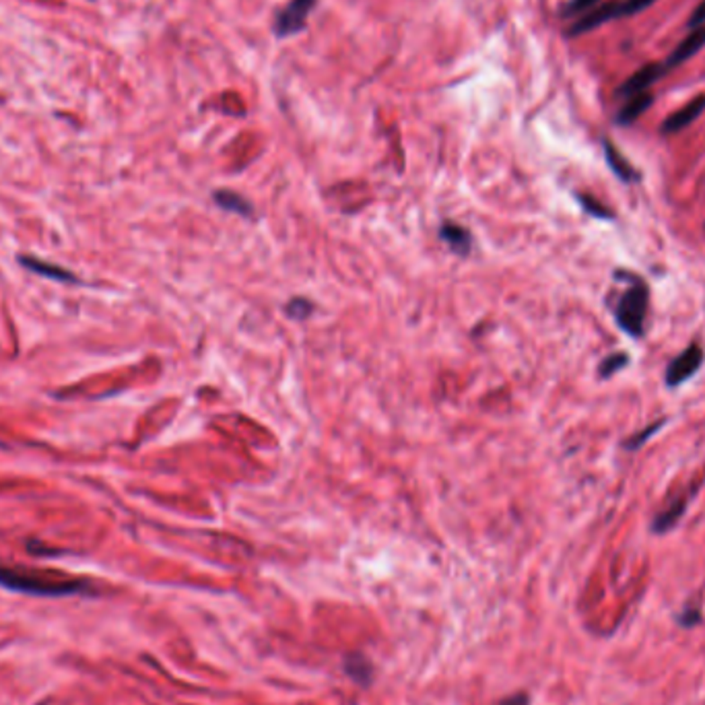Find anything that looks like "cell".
<instances>
[{
  "label": "cell",
  "instance_id": "cell-1",
  "mask_svg": "<svg viewBox=\"0 0 705 705\" xmlns=\"http://www.w3.org/2000/svg\"><path fill=\"white\" fill-rule=\"evenodd\" d=\"M0 586L21 594H31L41 598H65L91 594L94 586L85 577H70L50 571L27 569L21 566H3L0 563Z\"/></svg>",
  "mask_w": 705,
  "mask_h": 705
},
{
  "label": "cell",
  "instance_id": "cell-2",
  "mask_svg": "<svg viewBox=\"0 0 705 705\" xmlns=\"http://www.w3.org/2000/svg\"><path fill=\"white\" fill-rule=\"evenodd\" d=\"M654 3H658V0H609V3H601L569 25L567 38H577V35H584L596 30V27L609 23V21L638 15L641 11L650 9Z\"/></svg>",
  "mask_w": 705,
  "mask_h": 705
},
{
  "label": "cell",
  "instance_id": "cell-3",
  "mask_svg": "<svg viewBox=\"0 0 705 705\" xmlns=\"http://www.w3.org/2000/svg\"><path fill=\"white\" fill-rule=\"evenodd\" d=\"M647 303H650V293H647V287L646 283H641V281H638L636 285L623 293V298L615 309V316L619 326H621L625 333H629L636 338L644 336Z\"/></svg>",
  "mask_w": 705,
  "mask_h": 705
},
{
  "label": "cell",
  "instance_id": "cell-4",
  "mask_svg": "<svg viewBox=\"0 0 705 705\" xmlns=\"http://www.w3.org/2000/svg\"><path fill=\"white\" fill-rule=\"evenodd\" d=\"M316 3H318V0H289L272 21L274 35L283 40L301 33L306 30L309 13L314 11Z\"/></svg>",
  "mask_w": 705,
  "mask_h": 705
},
{
  "label": "cell",
  "instance_id": "cell-5",
  "mask_svg": "<svg viewBox=\"0 0 705 705\" xmlns=\"http://www.w3.org/2000/svg\"><path fill=\"white\" fill-rule=\"evenodd\" d=\"M666 73L668 70L665 68L662 62H650V65L638 68L631 76H627V79L617 87L615 95L625 100V97L646 94V91H650L652 85L658 83Z\"/></svg>",
  "mask_w": 705,
  "mask_h": 705
},
{
  "label": "cell",
  "instance_id": "cell-6",
  "mask_svg": "<svg viewBox=\"0 0 705 705\" xmlns=\"http://www.w3.org/2000/svg\"><path fill=\"white\" fill-rule=\"evenodd\" d=\"M703 361V351L697 344H691L685 351L681 352L679 357L671 361L666 370V384L668 386H681L685 379L691 376H695V371L700 370V365Z\"/></svg>",
  "mask_w": 705,
  "mask_h": 705
},
{
  "label": "cell",
  "instance_id": "cell-7",
  "mask_svg": "<svg viewBox=\"0 0 705 705\" xmlns=\"http://www.w3.org/2000/svg\"><path fill=\"white\" fill-rule=\"evenodd\" d=\"M705 112V94L697 95L689 103L683 105L676 112H673L665 122H662V135H674V132L685 130L687 126H691Z\"/></svg>",
  "mask_w": 705,
  "mask_h": 705
},
{
  "label": "cell",
  "instance_id": "cell-8",
  "mask_svg": "<svg viewBox=\"0 0 705 705\" xmlns=\"http://www.w3.org/2000/svg\"><path fill=\"white\" fill-rule=\"evenodd\" d=\"M701 48H705V25L691 30L685 38L681 40V44L668 54V58L662 62V65H665L666 70L685 65L689 58H693L695 54L701 52Z\"/></svg>",
  "mask_w": 705,
  "mask_h": 705
},
{
  "label": "cell",
  "instance_id": "cell-9",
  "mask_svg": "<svg viewBox=\"0 0 705 705\" xmlns=\"http://www.w3.org/2000/svg\"><path fill=\"white\" fill-rule=\"evenodd\" d=\"M19 263L25 266L30 272L40 274V277L52 279V281H62V283H79V277H75L68 269H62V266H56L50 263H44V260L35 258V256H21Z\"/></svg>",
  "mask_w": 705,
  "mask_h": 705
},
{
  "label": "cell",
  "instance_id": "cell-10",
  "mask_svg": "<svg viewBox=\"0 0 705 705\" xmlns=\"http://www.w3.org/2000/svg\"><path fill=\"white\" fill-rule=\"evenodd\" d=\"M652 103H654V95L650 94V91H646V94H638V95L627 97L625 103L621 105V110L617 112L615 122L619 126L633 124L641 114H644L646 110L652 108Z\"/></svg>",
  "mask_w": 705,
  "mask_h": 705
},
{
  "label": "cell",
  "instance_id": "cell-11",
  "mask_svg": "<svg viewBox=\"0 0 705 705\" xmlns=\"http://www.w3.org/2000/svg\"><path fill=\"white\" fill-rule=\"evenodd\" d=\"M602 147H604L606 164H609V167L612 169V172H615L619 180H623V182H638L639 180V174L636 172V167H633L629 161H627L623 155L619 153V149L611 143V140H604Z\"/></svg>",
  "mask_w": 705,
  "mask_h": 705
},
{
  "label": "cell",
  "instance_id": "cell-12",
  "mask_svg": "<svg viewBox=\"0 0 705 705\" xmlns=\"http://www.w3.org/2000/svg\"><path fill=\"white\" fill-rule=\"evenodd\" d=\"M687 507V499L685 497H679L674 499V502L666 507L665 512L658 513L654 520V531L656 532H666L671 531V528L679 522V518L683 516V512H685Z\"/></svg>",
  "mask_w": 705,
  "mask_h": 705
},
{
  "label": "cell",
  "instance_id": "cell-13",
  "mask_svg": "<svg viewBox=\"0 0 705 705\" xmlns=\"http://www.w3.org/2000/svg\"><path fill=\"white\" fill-rule=\"evenodd\" d=\"M442 239L443 242L450 244V248L458 254H467L470 250V236L467 229L458 228L454 223H448L442 228Z\"/></svg>",
  "mask_w": 705,
  "mask_h": 705
},
{
  "label": "cell",
  "instance_id": "cell-14",
  "mask_svg": "<svg viewBox=\"0 0 705 705\" xmlns=\"http://www.w3.org/2000/svg\"><path fill=\"white\" fill-rule=\"evenodd\" d=\"M347 673L351 679L361 683V685H368L371 679V665L363 656H351V658H347Z\"/></svg>",
  "mask_w": 705,
  "mask_h": 705
},
{
  "label": "cell",
  "instance_id": "cell-15",
  "mask_svg": "<svg viewBox=\"0 0 705 705\" xmlns=\"http://www.w3.org/2000/svg\"><path fill=\"white\" fill-rule=\"evenodd\" d=\"M215 201L219 202V207L234 210V213L248 215L250 213V202L244 201L242 196H237L234 192H228V190H221V192H215Z\"/></svg>",
  "mask_w": 705,
  "mask_h": 705
},
{
  "label": "cell",
  "instance_id": "cell-16",
  "mask_svg": "<svg viewBox=\"0 0 705 705\" xmlns=\"http://www.w3.org/2000/svg\"><path fill=\"white\" fill-rule=\"evenodd\" d=\"M598 4H601V0H569V3L563 6L561 17L577 19V17H582L584 13L594 9V6H598Z\"/></svg>",
  "mask_w": 705,
  "mask_h": 705
},
{
  "label": "cell",
  "instance_id": "cell-17",
  "mask_svg": "<svg viewBox=\"0 0 705 705\" xmlns=\"http://www.w3.org/2000/svg\"><path fill=\"white\" fill-rule=\"evenodd\" d=\"M627 361H629V359H627V355H623V352H615V355H611V357L604 359L602 365H601V373H602L604 378L612 376V373H615V371L623 370L625 365H627Z\"/></svg>",
  "mask_w": 705,
  "mask_h": 705
},
{
  "label": "cell",
  "instance_id": "cell-18",
  "mask_svg": "<svg viewBox=\"0 0 705 705\" xmlns=\"http://www.w3.org/2000/svg\"><path fill=\"white\" fill-rule=\"evenodd\" d=\"M660 427H662V421H660V423H652V425L647 427L646 432L636 433V437H633V440L627 442V448H629V450H638V448L641 446V443H646L647 440H650V435H652V433H656V432H658Z\"/></svg>",
  "mask_w": 705,
  "mask_h": 705
},
{
  "label": "cell",
  "instance_id": "cell-19",
  "mask_svg": "<svg viewBox=\"0 0 705 705\" xmlns=\"http://www.w3.org/2000/svg\"><path fill=\"white\" fill-rule=\"evenodd\" d=\"M312 303L308 299H295L291 301V306H289V314L293 316V318H306V316L312 312Z\"/></svg>",
  "mask_w": 705,
  "mask_h": 705
},
{
  "label": "cell",
  "instance_id": "cell-20",
  "mask_svg": "<svg viewBox=\"0 0 705 705\" xmlns=\"http://www.w3.org/2000/svg\"><path fill=\"white\" fill-rule=\"evenodd\" d=\"M703 25H705V0H701V3L695 6L693 13H691L687 19L689 30H695V27H703Z\"/></svg>",
  "mask_w": 705,
  "mask_h": 705
},
{
  "label": "cell",
  "instance_id": "cell-21",
  "mask_svg": "<svg viewBox=\"0 0 705 705\" xmlns=\"http://www.w3.org/2000/svg\"><path fill=\"white\" fill-rule=\"evenodd\" d=\"M580 201H582L584 207H586V210H590V213H594L596 217H611L609 210H606L604 207H601V202H596L594 199H588V196H580Z\"/></svg>",
  "mask_w": 705,
  "mask_h": 705
},
{
  "label": "cell",
  "instance_id": "cell-22",
  "mask_svg": "<svg viewBox=\"0 0 705 705\" xmlns=\"http://www.w3.org/2000/svg\"><path fill=\"white\" fill-rule=\"evenodd\" d=\"M495 705H528V695L526 693H516V695H512V697H505V700H502Z\"/></svg>",
  "mask_w": 705,
  "mask_h": 705
}]
</instances>
